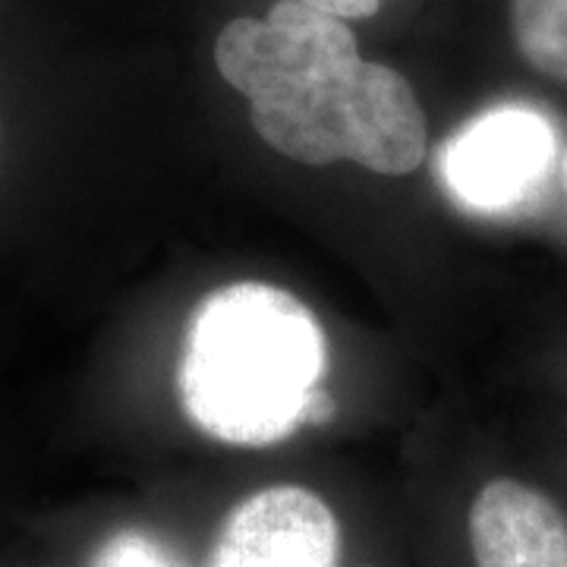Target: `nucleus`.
Masks as SVG:
<instances>
[{"label": "nucleus", "instance_id": "423d86ee", "mask_svg": "<svg viewBox=\"0 0 567 567\" xmlns=\"http://www.w3.org/2000/svg\"><path fill=\"white\" fill-rule=\"evenodd\" d=\"M507 22L527 66L567 85V0H507Z\"/></svg>", "mask_w": 567, "mask_h": 567}, {"label": "nucleus", "instance_id": "f03ea898", "mask_svg": "<svg viewBox=\"0 0 567 567\" xmlns=\"http://www.w3.org/2000/svg\"><path fill=\"white\" fill-rule=\"evenodd\" d=\"M322 324L275 284L218 287L193 309L181 360L189 420L224 445L268 447L322 423Z\"/></svg>", "mask_w": 567, "mask_h": 567}, {"label": "nucleus", "instance_id": "7ed1b4c3", "mask_svg": "<svg viewBox=\"0 0 567 567\" xmlns=\"http://www.w3.org/2000/svg\"><path fill=\"white\" fill-rule=\"evenodd\" d=\"M189 567H385L353 546L350 524L322 488L268 483L234 498Z\"/></svg>", "mask_w": 567, "mask_h": 567}, {"label": "nucleus", "instance_id": "1a4fd4ad", "mask_svg": "<svg viewBox=\"0 0 567 567\" xmlns=\"http://www.w3.org/2000/svg\"><path fill=\"white\" fill-rule=\"evenodd\" d=\"M561 181H565V189H567V152H565V158H561Z\"/></svg>", "mask_w": 567, "mask_h": 567}, {"label": "nucleus", "instance_id": "20e7f679", "mask_svg": "<svg viewBox=\"0 0 567 567\" xmlns=\"http://www.w3.org/2000/svg\"><path fill=\"white\" fill-rule=\"evenodd\" d=\"M558 164V130L527 104H502L461 126L442 148V181L476 215H517Z\"/></svg>", "mask_w": 567, "mask_h": 567}, {"label": "nucleus", "instance_id": "0eeeda50", "mask_svg": "<svg viewBox=\"0 0 567 567\" xmlns=\"http://www.w3.org/2000/svg\"><path fill=\"white\" fill-rule=\"evenodd\" d=\"M89 567H189L183 551L158 533L123 527L104 539Z\"/></svg>", "mask_w": 567, "mask_h": 567}, {"label": "nucleus", "instance_id": "6e6552de", "mask_svg": "<svg viewBox=\"0 0 567 567\" xmlns=\"http://www.w3.org/2000/svg\"><path fill=\"white\" fill-rule=\"evenodd\" d=\"M300 3L344 22L369 20V17H375L382 10V0H300Z\"/></svg>", "mask_w": 567, "mask_h": 567}, {"label": "nucleus", "instance_id": "f257e3e1", "mask_svg": "<svg viewBox=\"0 0 567 567\" xmlns=\"http://www.w3.org/2000/svg\"><path fill=\"white\" fill-rule=\"evenodd\" d=\"M215 66L284 158L316 167L353 162L385 177L423 164V104L394 66L365 61L350 22L278 0L265 17L224 25Z\"/></svg>", "mask_w": 567, "mask_h": 567}, {"label": "nucleus", "instance_id": "39448f33", "mask_svg": "<svg viewBox=\"0 0 567 567\" xmlns=\"http://www.w3.org/2000/svg\"><path fill=\"white\" fill-rule=\"evenodd\" d=\"M466 567H567V514L543 488L492 476L461 520Z\"/></svg>", "mask_w": 567, "mask_h": 567}]
</instances>
